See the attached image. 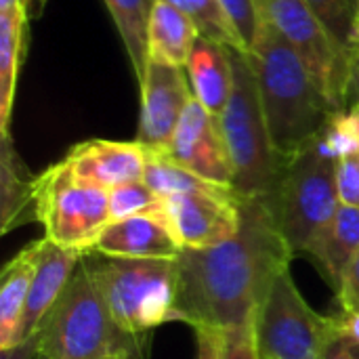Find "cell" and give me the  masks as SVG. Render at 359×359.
Wrapping results in <instances>:
<instances>
[{
	"label": "cell",
	"mask_w": 359,
	"mask_h": 359,
	"mask_svg": "<svg viewBox=\"0 0 359 359\" xmlns=\"http://www.w3.org/2000/svg\"><path fill=\"white\" fill-rule=\"evenodd\" d=\"M240 231L212 248L183 250L177 322L194 330L252 332L257 311L276 280L290 267V250L269 198H240Z\"/></svg>",
	"instance_id": "obj_1"
},
{
	"label": "cell",
	"mask_w": 359,
	"mask_h": 359,
	"mask_svg": "<svg viewBox=\"0 0 359 359\" xmlns=\"http://www.w3.org/2000/svg\"><path fill=\"white\" fill-rule=\"evenodd\" d=\"M246 57L257 78L273 149L288 164L341 111L322 93L297 50L267 21L261 19L257 40Z\"/></svg>",
	"instance_id": "obj_2"
},
{
	"label": "cell",
	"mask_w": 359,
	"mask_h": 359,
	"mask_svg": "<svg viewBox=\"0 0 359 359\" xmlns=\"http://www.w3.org/2000/svg\"><path fill=\"white\" fill-rule=\"evenodd\" d=\"M355 149H359V137L347 111L339 114L311 145L286 164L269 202L294 255H311L330 227L341 206L337 164L343 154Z\"/></svg>",
	"instance_id": "obj_3"
},
{
	"label": "cell",
	"mask_w": 359,
	"mask_h": 359,
	"mask_svg": "<svg viewBox=\"0 0 359 359\" xmlns=\"http://www.w3.org/2000/svg\"><path fill=\"white\" fill-rule=\"evenodd\" d=\"M38 337L40 355L46 359H145L147 355V339H137L118 326L84 261L44 318Z\"/></svg>",
	"instance_id": "obj_4"
},
{
	"label": "cell",
	"mask_w": 359,
	"mask_h": 359,
	"mask_svg": "<svg viewBox=\"0 0 359 359\" xmlns=\"http://www.w3.org/2000/svg\"><path fill=\"white\" fill-rule=\"evenodd\" d=\"M229 55L233 90L219 116V124L233 168V191L240 198H271L282 181L286 162L273 149L246 50L229 48Z\"/></svg>",
	"instance_id": "obj_5"
},
{
	"label": "cell",
	"mask_w": 359,
	"mask_h": 359,
	"mask_svg": "<svg viewBox=\"0 0 359 359\" xmlns=\"http://www.w3.org/2000/svg\"><path fill=\"white\" fill-rule=\"evenodd\" d=\"M84 265L122 330L147 339L166 322H177L179 263L166 259H90Z\"/></svg>",
	"instance_id": "obj_6"
},
{
	"label": "cell",
	"mask_w": 359,
	"mask_h": 359,
	"mask_svg": "<svg viewBox=\"0 0 359 359\" xmlns=\"http://www.w3.org/2000/svg\"><path fill=\"white\" fill-rule=\"evenodd\" d=\"M34 206L46 240L84 255L111 223L109 191L78 179L65 160L36 175Z\"/></svg>",
	"instance_id": "obj_7"
},
{
	"label": "cell",
	"mask_w": 359,
	"mask_h": 359,
	"mask_svg": "<svg viewBox=\"0 0 359 359\" xmlns=\"http://www.w3.org/2000/svg\"><path fill=\"white\" fill-rule=\"evenodd\" d=\"M330 318L316 313L299 292L290 269L271 282L252 324L261 359H322Z\"/></svg>",
	"instance_id": "obj_8"
},
{
	"label": "cell",
	"mask_w": 359,
	"mask_h": 359,
	"mask_svg": "<svg viewBox=\"0 0 359 359\" xmlns=\"http://www.w3.org/2000/svg\"><path fill=\"white\" fill-rule=\"evenodd\" d=\"M259 15L267 21L303 59L322 93L337 107L347 111L349 59L330 36L307 0H255Z\"/></svg>",
	"instance_id": "obj_9"
},
{
	"label": "cell",
	"mask_w": 359,
	"mask_h": 359,
	"mask_svg": "<svg viewBox=\"0 0 359 359\" xmlns=\"http://www.w3.org/2000/svg\"><path fill=\"white\" fill-rule=\"evenodd\" d=\"M162 212L185 250H202L231 240L242 225L240 196L219 194H177L162 200Z\"/></svg>",
	"instance_id": "obj_10"
},
{
	"label": "cell",
	"mask_w": 359,
	"mask_h": 359,
	"mask_svg": "<svg viewBox=\"0 0 359 359\" xmlns=\"http://www.w3.org/2000/svg\"><path fill=\"white\" fill-rule=\"evenodd\" d=\"M139 86L141 118L135 141L145 147V151L164 154L170 147L183 111L194 97L187 72L185 67L149 61Z\"/></svg>",
	"instance_id": "obj_11"
},
{
	"label": "cell",
	"mask_w": 359,
	"mask_h": 359,
	"mask_svg": "<svg viewBox=\"0 0 359 359\" xmlns=\"http://www.w3.org/2000/svg\"><path fill=\"white\" fill-rule=\"evenodd\" d=\"M164 156L208 183L233 189V168L219 118L212 116L196 97L187 103Z\"/></svg>",
	"instance_id": "obj_12"
},
{
	"label": "cell",
	"mask_w": 359,
	"mask_h": 359,
	"mask_svg": "<svg viewBox=\"0 0 359 359\" xmlns=\"http://www.w3.org/2000/svg\"><path fill=\"white\" fill-rule=\"evenodd\" d=\"M63 160L78 179L111 191L143 181L147 151L137 141L90 139L74 145Z\"/></svg>",
	"instance_id": "obj_13"
},
{
	"label": "cell",
	"mask_w": 359,
	"mask_h": 359,
	"mask_svg": "<svg viewBox=\"0 0 359 359\" xmlns=\"http://www.w3.org/2000/svg\"><path fill=\"white\" fill-rule=\"evenodd\" d=\"M82 259L84 252L57 246L46 238L36 240V265H34L25 311L19 324L17 345L40 330L44 318L63 294L65 286L69 284Z\"/></svg>",
	"instance_id": "obj_14"
},
{
	"label": "cell",
	"mask_w": 359,
	"mask_h": 359,
	"mask_svg": "<svg viewBox=\"0 0 359 359\" xmlns=\"http://www.w3.org/2000/svg\"><path fill=\"white\" fill-rule=\"evenodd\" d=\"M95 255L109 259H166L183 252L162 210L111 221L97 240Z\"/></svg>",
	"instance_id": "obj_15"
},
{
	"label": "cell",
	"mask_w": 359,
	"mask_h": 359,
	"mask_svg": "<svg viewBox=\"0 0 359 359\" xmlns=\"http://www.w3.org/2000/svg\"><path fill=\"white\" fill-rule=\"evenodd\" d=\"M194 97L212 114L221 116L233 90V67L229 48L200 36L185 65Z\"/></svg>",
	"instance_id": "obj_16"
},
{
	"label": "cell",
	"mask_w": 359,
	"mask_h": 359,
	"mask_svg": "<svg viewBox=\"0 0 359 359\" xmlns=\"http://www.w3.org/2000/svg\"><path fill=\"white\" fill-rule=\"evenodd\" d=\"M198 38L200 29L191 17L164 0L154 2L147 25V63L185 67Z\"/></svg>",
	"instance_id": "obj_17"
},
{
	"label": "cell",
	"mask_w": 359,
	"mask_h": 359,
	"mask_svg": "<svg viewBox=\"0 0 359 359\" xmlns=\"http://www.w3.org/2000/svg\"><path fill=\"white\" fill-rule=\"evenodd\" d=\"M36 177L27 170L11 135L2 137L0 149V233H8L27 221H36Z\"/></svg>",
	"instance_id": "obj_18"
},
{
	"label": "cell",
	"mask_w": 359,
	"mask_h": 359,
	"mask_svg": "<svg viewBox=\"0 0 359 359\" xmlns=\"http://www.w3.org/2000/svg\"><path fill=\"white\" fill-rule=\"evenodd\" d=\"M36 265V242L11 259L0 276V349L17 345L19 324L25 311Z\"/></svg>",
	"instance_id": "obj_19"
},
{
	"label": "cell",
	"mask_w": 359,
	"mask_h": 359,
	"mask_svg": "<svg viewBox=\"0 0 359 359\" xmlns=\"http://www.w3.org/2000/svg\"><path fill=\"white\" fill-rule=\"evenodd\" d=\"M359 252V208L339 206L330 227L311 250V257L322 267L326 280L334 290H339L341 280L349 263Z\"/></svg>",
	"instance_id": "obj_20"
},
{
	"label": "cell",
	"mask_w": 359,
	"mask_h": 359,
	"mask_svg": "<svg viewBox=\"0 0 359 359\" xmlns=\"http://www.w3.org/2000/svg\"><path fill=\"white\" fill-rule=\"evenodd\" d=\"M27 21L21 15H0V137L11 135L17 78L27 48Z\"/></svg>",
	"instance_id": "obj_21"
},
{
	"label": "cell",
	"mask_w": 359,
	"mask_h": 359,
	"mask_svg": "<svg viewBox=\"0 0 359 359\" xmlns=\"http://www.w3.org/2000/svg\"><path fill=\"white\" fill-rule=\"evenodd\" d=\"M154 2L156 0H105L137 82L143 80L147 69V25Z\"/></svg>",
	"instance_id": "obj_22"
},
{
	"label": "cell",
	"mask_w": 359,
	"mask_h": 359,
	"mask_svg": "<svg viewBox=\"0 0 359 359\" xmlns=\"http://www.w3.org/2000/svg\"><path fill=\"white\" fill-rule=\"evenodd\" d=\"M143 181L149 185L154 194H158L162 200L177 196V194H196V191H206V194H219V191H233L215 183L204 181L202 177L189 172L187 168L179 166L164 154H154L147 151V162H145V177Z\"/></svg>",
	"instance_id": "obj_23"
},
{
	"label": "cell",
	"mask_w": 359,
	"mask_h": 359,
	"mask_svg": "<svg viewBox=\"0 0 359 359\" xmlns=\"http://www.w3.org/2000/svg\"><path fill=\"white\" fill-rule=\"evenodd\" d=\"M191 17V21L198 25L200 36H206L227 48L244 50L231 21L227 19L225 11L221 8L219 0H164Z\"/></svg>",
	"instance_id": "obj_24"
},
{
	"label": "cell",
	"mask_w": 359,
	"mask_h": 359,
	"mask_svg": "<svg viewBox=\"0 0 359 359\" xmlns=\"http://www.w3.org/2000/svg\"><path fill=\"white\" fill-rule=\"evenodd\" d=\"M316 15L322 19V23L328 27L334 42L341 46V50L347 55L353 50L355 42L359 40L358 25L349 6V0H307Z\"/></svg>",
	"instance_id": "obj_25"
},
{
	"label": "cell",
	"mask_w": 359,
	"mask_h": 359,
	"mask_svg": "<svg viewBox=\"0 0 359 359\" xmlns=\"http://www.w3.org/2000/svg\"><path fill=\"white\" fill-rule=\"evenodd\" d=\"M162 210V198L149 189L145 181L126 183L109 191V212L111 221L158 212Z\"/></svg>",
	"instance_id": "obj_26"
},
{
	"label": "cell",
	"mask_w": 359,
	"mask_h": 359,
	"mask_svg": "<svg viewBox=\"0 0 359 359\" xmlns=\"http://www.w3.org/2000/svg\"><path fill=\"white\" fill-rule=\"evenodd\" d=\"M219 4L225 11L227 19L231 21L244 50H250L261 27V15L257 8V2L255 0H219Z\"/></svg>",
	"instance_id": "obj_27"
},
{
	"label": "cell",
	"mask_w": 359,
	"mask_h": 359,
	"mask_svg": "<svg viewBox=\"0 0 359 359\" xmlns=\"http://www.w3.org/2000/svg\"><path fill=\"white\" fill-rule=\"evenodd\" d=\"M337 189L343 206L359 208V149L347 151L339 158Z\"/></svg>",
	"instance_id": "obj_28"
},
{
	"label": "cell",
	"mask_w": 359,
	"mask_h": 359,
	"mask_svg": "<svg viewBox=\"0 0 359 359\" xmlns=\"http://www.w3.org/2000/svg\"><path fill=\"white\" fill-rule=\"evenodd\" d=\"M322 359H359V343L343 328L339 318H330Z\"/></svg>",
	"instance_id": "obj_29"
},
{
	"label": "cell",
	"mask_w": 359,
	"mask_h": 359,
	"mask_svg": "<svg viewBox=\"0 0 359 359\" xmlns=\"http://www.w3.org/2000/svg\"><path fill=\"white\" fill-rule=\"evenodd\" d=\"M219 339H221V359H261L252 332H227V334H219Z\"/></svg>",
	"instance_id": "obj_30"
},
{
	"label": "cell",
	"mask_w": 359,
	"mask_h": 359,
	"mask_svg": "<svg viewBox=\"0 0 359 359\" xmlns=\"http://www.w3.org/2000/svg\"><path fill=\"white\" fill-rule=\"evenodd\" d=\"M337 297L345 313H359V252L345 269Z\"/></svg>",
	"instance_id": "obj_31"
},
{
	"label": "cell",
	"mask_w": 359,
	"mask_h": 359,
	"mask_svg": "<svg viewBox=\"0 0 359 359\" xmlns=\"http://www.w3.org/2000/svg\"><path fill=\"white\" fill-rule=\"evenodd\" d=\"M359 105V40L349 53V78H347V111Z\"/></svg>",
	"instance_id": "obj_32"
},
{
	"label": "cell",
	"mask_w": 359,
	"mask_h": 359,
	"mask_svg": "<svg viewBox=\"0 0 359 359\" xmlns=\"http://www.w3.org/2000/svg\"><path fill=\"white\" fill-rule=\"evenodd\" d=\"M40 358V337L38 332L29 339H25L23 343L8 347V349H0V359H38Z\"/></svg>",
	"instance_id": "obj_33"
},
{
	"label": "cell",
	"mask_w": 359,
	"mask_h": 359,
	"mask_svg": "<svg viewBox=\"0 0 359 359\" xmlns=\"http://www.w3.org/2000/svg\"><path fill=\"white\" fill-rule=\"evenodd\" d=\"M198 359H221V339L210 330H196Z\"/></svg>",
	"instance_id": "obj_34"
},
{
	"label": "cell",
	"mask_w": 359,
	"mask_h": 359,
	"mask_svg": "<svg viewBox=\"0 0 359 359\" xmlns=\"http://www.w3.org/2000/svg\"><path fill=\"white\" fill-rule=\"evenodd\" d=\"M25 11L23 6V0H0V15H21Z\"/></svg>",
	"instance_id": "obj_35"
},
{
	"label": "cell",
	"mask_w": 359,
	"mask_h": 359,
	"mask_svg": "<svg viewBox=\"0 0 359 359\" xmlns=\"http://www.w3.org/2000/svg\"><path fill=\"white\" fill-rule=\"evenodd\" d=\"M46 2L48 0H23V6L27 11V17L29 19H38L42 15L44 6H46Z\"/></svg>",
	"instance_id": "obj_36"
},
{
	"label": "cell",
	"mask_w": 359,
	"mask_h": 359,
	"mask_svg": "<svg viewBox=\"0 0 359 359\" xmlns=\"http://www.w3.org/2000/svg\"><path fill=\"white\" fill-rule=\"evenodd\" d=\"M349 6H351V13H353V19H355L359 32V0H349Z\"/></svg>",
	"instance_id": "obj_37"
},
{
	"label": "cell",
	"mask_w": 359,
	"mask_h": 359,
	"mask_svg": "<svg viewBox=\"0 0 359 359\" xmlns=\"http://www.w3.org/2000/svg\"><path fill=\"white\" fill-rule=\"evenodd\" d=\"M349 114H351V118H353V122H355V128H358V137H359V105H355Z\"/></svg>",
	"instance_id": "obj_38"
},
{
	"label": "cell",
	"mask_w": 359,
	"mask_h": 359,
	"mask_svg": "<svg viewBox=\"0 0 359 359\" xmlns=\"http://www.w3.org/2000/svg\"><path fill=\"white\" fill-rule=\"evenodd\" d=\"M116 359H130V358H116Z\"/></svg>",
	"instance_id": "obj_39"
},
{
	"label": "cell",
	"mask_w": 359,
	"mask_h": 359,
	"mask_svg": "<svg viewBox=\"0 0 359 359\" xmlns=\"http://www.w3.org/2000/svg\"><path fill=\"white\" fill-rule=\"evenodd\" d=\"M38 359H46V358H42V355H40V358H38Z\"/></svg>",
	"instance_id": "obj_40"
}]
</instances>
